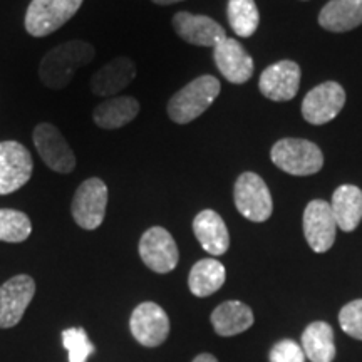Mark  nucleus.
Returning <instances> with one entry per match:
<instances>
[{
  "label": "nucleus",
  "instance_id": "nucleus-1",
  "mask_svg": "<svg viewBox=\"0 0 362 362\" xmlns=\"http://www.w3.org/2000/svg\"><path fill=\"white\" fill-rule=\"evenodd\" d=\"M96 56V49L86 40H69L59 44L42 57L39 64V79L45 88L61 90L66 89L74 74L89 66Z\"/></svg>",
  "mask_w": 362,
  "mask_h": 362
},
{
  "label": "nucleus",
  "instance_id": "nucleus-2",
  "mask_svg": "<svg viewBox=\"0 0 362 362\" xmlns=\"http://www.w3.org/2000/svg\"><path fill=\"white\" fill-rule=\"evenodd\" d=\"M220 81L205 74L180 89L168 103V116L176 124H188L202 116L220 94Z\"/></svg>",
  "mask_w": 362,
  "mask_h": 362
},
{
  "label": "nucleus",
  "instance_id": "nucleus-3",
  "mask_svg": "<svg viewBox=\"0 0 362 362\" xmlns=\"http://www.w3.org/2000/svg\"><path fill=\"white\" fill-rule=\"evenodd\" d=\"M272 161L288 175L309 176L322 170L324 155L317 144L307 139L285 138L272 148Z\"/></svg>",
  "mask_w": 362,
  "mask_h": 362
},
{
  "label": "nucleus",
  "instance_id": "nucleus-4",
  "mask_svg": "<svg viewBox=\"0 0 362 362\" xmlns=\"http://www.w3.org/2000/svg\"><path fill=\"white\" fill-rule=\"evenodd\" d=\"M83 0H33L27 7L24 27L33 37H45L71 21Z\"/></svg>",
  "mask_w": 362,
  "mask_h": 362
},
{
  "label": "nucleus",
  "instance_id": "nucleus-5",
  "mask_svg": "<svg viewBox=\"0 0 362 362\" xmlns=\"http://www.w3.org/2000/svg\"><path fill=\"white\" fill-rule=\"evenodd\" d=\"M107 187L101 178H88L79 185L72 198L71 214L84 230H96L106 218Z\"/></svg>",
  "mask_w": 362,
  "mask_h": 362
},
{
  "label": "nucleus",
  "instance_id": "nucleus-6",
  "mask_svg": "<svg viewBox=\"0 0 362 362\" xmlns=\"http://www.w3.org/2000/svg\"><path fill=\"white\" fill-rule=\"evenodd\" d=\"M233 200L240 214L255 223L269 220L272 210H274L269 187L259 175L252 173V171L242 173L237 178L233 188Z\"/></svg>",
  "mask_w": 362,
  "mask_h": 362
},
{
  "label": "nucleus",
  "instance_id": "nucleus-7",
  "mask_svg": "<svg viewBox=\"0 0 362 362\" xmlns=\"http://www.w3.org/2000/svg\"><path fill=\"white\" fill-rule=\"evenodd\" d=\"M33 139L37 148L40 160L49 170L61 175H69L76 168V155L69 143L56 126L51 123H40L35 126Z\"/></svg>",
  "mask_w": 362,
  "mask_h": 362
},
{
  "label": "nucleus",
  "instance_id": "nucleus-8",
  "mask_svg": "<svg viewBox=\"0 0 362 362\" xmlns=\"http://www.w3.org/2000/svg\"><path fill=\"white\" fill-rule=\"evenodd\" d=\"M34 170L30 151L19 141L0 143V194H11L25 187Z\"/></svg>",
  "mask_w": 362,
  "mask_h": 362
},
{
  "label": "nucleus",
  "instance_id": "nucleus-9",
  "mask_svg": "<svg viewBox=\"0 0 362 362\" xmlns=\"http://www.w3.org/2000/svg\"><path fill=\"white\" fill-rule=\"evenodd\" d=\"M139 257L149 270L168 274L178 265L180 253L175 238L163 226H151L139 240Z\"/></svg>",
  "mask_w": 362,
  "mask_h": 362
},
{
  "label": "nucleus",
  "instance_id": "nucleus-10",
  "mask_svg": "<svg viewBox=\"0 0 362 362\" xmlns=\"http://www.w3.org/2000/svg\"><path fill=\"white\" fill-rule=\"evenodd\" d=\"M35 282L30 275H16L0 285V329L16 327L33 302Z\"/></svg>",
  "mask_w": 362,
  "mask_h": 362
},
{
  "label": "nucleus",
  "instance_id": "nucleus-11",
  "mask_svg": "<svg viewBox=\"0 0 362 362\" xmlns=\"http://www.w3.org/2000/svg\"><path fill=\"white\" fill-rule=\"evenodd\" d=\"M129 329L141 346L158 347L170 334L168 314L155 302H143L131 314Z\"/></svg>",
  "mask_w": 362,
  "mask_h": 362
},
{
  "label": "nucleus",
  "instance_id": "nucleus-12",
  "mask_svg": "<svg viewBox=\"0 0 362 362\" xmlns=\"http://www.w3.org/2000/svg\"><path fill=\"white\" fill-rule=\"evenodd\" d=\"M344 103H346V93L342 86L334 81H327L312 89L304 98L302 116L310 124H325L342 111Z\"/></svg>",
  "mask_w": 362,
  "mask_h": 362
},
{
  "label": "nucleus",
  "instance_id": "nucleus-13",
  "mask_svg": "<svg viewBox=\"0 0 362 362\" xmlns=\"http://www.w3.org/2000/svg\"><path fill=\"white\" fill-rule=\"evenodd\" d=\"M337 221L332 214L330 203L314 200L304 211V235L309 247L315 253L327 252L336 242Z\"/></svg>",
  "mask_w": 362,
  "mask_h": 362
},
{
  "label": "nucleus",
  "instance_id": "nucleus-14",
  "mask_svg": "<svg viewBox=\"0 0 362 362\" xmlns=\"http://www.w3.org/2000/svg\"><path fill=\"white\" fill-rule=\"evenodd\" d=\"M300 86V67L293 61H280L262 72L259 88L260 93L270 101H291L298 93Z\"/></svg>",
  "mask_w": 362,
  "mask_h": 362
},
{
  "label": "nucleus",
  "instance_id": "nucleus-15",
  "mask_svg": "<svg viewBox=\"0 0 362 362\" xmlns=\"http://www.w3.org/2000/svg\"><path fill=\"white\" fill-rule=\"evenodd\" d=\"M214 61L221 76L232 84H243L253 74V59L237 39L225 37L214 47Z\"/></svg>",
  "mask_w": 362,
  "mask_h": 362
},
{
  "label": "nucleus",
  "instance_id": "nucleus-16",
  "mask_svg": "<svg viewBox=\"0 0 362 362\" xmlns=\"http://www.w3.org/2000/svg\"><path fill=\"white\" fill-rule=\"evenodd\" d=\"M176 34L185 42L202 47H215L226 37L225 29L218 22L206 16H193L189 12H178L173 17Z\"/></svg>",
  "mask_w": 362,
  "mask_h": 362
},
{
  "label": "nucleus",
  "instance_id": "nucleus-17",
  "mask_svg": "<svg viewBox=\"0 0 362 362\" xmlns=\"http://www.w3.org/2000/svg\"><path fill=\"white\" fill-rule=\"evenodd\" d=\"M136 78V66L129 57H116L99 67L90 79V90L101 98H115Z\"/></svg>",
  "mask_w": 362,
  "mask_h": 362
},
{
  "label": "nucleus",
  "instance_id": "nucleus-18",
  "mask_svg": "<svg viewBox=\"0 0 362 362\" xmlns=\"http://www.w3.org/2000/svg\"><path fill=\"white\" fill-rule=\"evenodd\" d=\"M193 233L203 250L214 257L226 253L230 247V235L225 221L215 210H203L194 216Z\"/></svg>",
  "mask_w": 362,
  "mask_h": 362
},
{
  "label": "nucleus",
  "instance_id": "nucleus-19",
  "mask_svg": "<svg viewBox=\"0 0 362 362\" xmlns=\"http://www.w3.org/2000/svg\"><path fill=\"white\" fill-rule=\"evenodd\" d=\"M139 103L131 96L104 99L93 111V121L101 129H119L138 116Z\"/></svg>",
  "mask_w": 362,
  "mask_h": 362
},
{
  "label": "nucleus",
  "instance_id": "nucleus-20",
  "mask_svg": "<svg viewBox=\"0 0 362 362\" xmlns=\"http://www.w3.org/2000/svg\"><path fill=\"white\" fill-rule=\"evenodd\" d=\"M319 24L330 33H347L362 25V0H330L319 13Z\"/></svg>",
  "mask_w": 362,
  "mask_h": 362
},
{
  "label": "nucleus",
  "instance_id": "nucleus-21",
  "mask_svg": "<svg viewBox=\"0 0 362 362\" xmlns=\"http://www.w3.org/2000/svg\"><path fill=\"white\" fill-rule=\"evenodd\" d=\"M211 325L221 337H232L245 332L253 325V312L248 305L238 300L220 304L211 312Z\"/></svg>",
  "mask_w": 362,
  "mask_h": 362
},
{
  "label": "nucleus",
  "instance_id": "nucleus-22",
  "mask_svg": "<svg viewBox=\"0 0 362 362\" xmlns=\"http://www.w3.org/2000/svg\"><path fill=\"white\" fill-rule=\"evenodd\" d=\"M330 208L339 228L352 232L362 220V189L354 185H342L334 192Z\"/></svg>",
  "mask_w": 362,
  "mask_h": 362
},
{
  "label": "nucleus",
  "instance_id": "nucleus-23",
  "mask_svg": "<svg viewBox=\"0 0 362 362\" xmlns=\"http://www.w3.org/2000/svg\"><path fill=\"white\" fill-rule=\"evenodd\" d=\"M302 349L312 362H332L336 359L334 329L327 322H312L302 334Z\"/></svg>",
  "mask_w": 362,
  "mask_h": 362
},
{
  "label": "nucleus",
  "instance_id": "nucleus-24",
  "mask_svg": "<svg viewBox=\"0 0 362 362\" xmlns=\"http://www.w3.org/2000/svg\"><path fill=\"white\" fill-rule=\"evenodd\" d=\"M226 270L216 259H203L192 267L188 275V287L193 296L208 297L223 287Z\"/></svg>",
  "mask_w": 362,
  "mask_h": 362
},
{
  "label": "nucleus",
  "instance_id": "nucleus-25",
  "mask_svg": "<svg viewBox=\"0 0 362 362\" xmlns=\"http://www.w3.org/2000/svg\"><path fill=\"white\" fill-rule=\"evenodd\" d=\"M230 27L240 37H250L259 29V8L255 0H228L226 7Z\"/></svg>",
  "mask_w": 362,
  "mask_h": 362
},
{
  "label": "nucleus",
  "instance_id": "nucleus-26",
  "mask_svg": "<svg viewBox=\"0 0 362 362\" xmlns=\"http://www.w3.org/2000/svg\"><path fill=\"white\" fill-rule=\"evenodd\" d=\"M33 233V223L24 211L0 208V242L21 243Z\"/></svg>",
  "mask_w": 362,
  "mask_h": 362
},
{
  "label": "nucleus",
  "instance_id": "nucleus-27",
  "mask_svg": "<svg viewBox=\"0 0 362 362\" xmlns=\"http://www.w3.org/2000/svg\"><path fill=\"white\" fill-rule=\"evenodd\" d=\"M62 342L69 352V362H86L94 352V344L89 341L83 327H71L62 332Z\"/></svg>",
  "mask_w": 362,
  "mask_h": 362
},
{
  "label": "nucleus",
  "instance_id": "nucleus-28",
  "mask_svg": "<svg viewBox=\"0 0 362 362\" xmlns=\"http://www.w3.org/2000/svg\"><path fill=\"white\" fill-rule=\"evenodd\" d=\"M339 324L344 332L362 341V298L352 300L342 307L339 314Z\"/></svg>",
  "mask_w": 362,
  "mask_h": 362
},
{
  "label": "nucleus",
  "instance_id": "nucleus-29",
  "mask_svg": "<svg viewBox=\"0 0 362 362\" xmlns=\"http://www.w3.org/2000/svg\"><path fill=\"white\" fill-rule=\"evenodd\" d=\"M269 359L270 362H305L307 357L302 346L291 339H284L272 347Z\"/></svg>",
  "mask_w": 362,
  "mask_h": 362
},
{
  "label": "nucleus",
  "instance_id": "nucleus-30",
  "mask_svg": "<svg viewBox=\"0 0 362 362\" xmlns=\"http://www.w3.org/2000/svg\"><path fill=\"white\" fill-rule=\"evenodd\" d=\"M193 362H218V361H216V357L211 354H200L194 357Z\"/></svg>",
  "mask_w": 362,
  "mask_h": 362
},
{
  "label": "nucleus",
  "instance_id": "nucleus-31",
  "mask_svg": "<svg viewBox=\"0 0 362 362\" xmlns=\"http://www.w3.org/2000/svg\"><path fill=\"white\" fill-rule=\"evenodd\" d=\"M153 2L158 4V6H170V4L181 2V0H153Z\"/></svg>",
  "mask_w": 362,
  "mask_h": 362
}]
</instances>
